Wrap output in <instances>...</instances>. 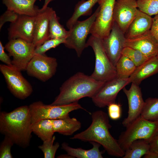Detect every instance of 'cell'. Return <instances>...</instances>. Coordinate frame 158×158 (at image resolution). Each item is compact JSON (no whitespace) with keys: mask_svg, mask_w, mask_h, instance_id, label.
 <instances>
[{"mask_svg":"<svg viewBox=\"0 0 158 158\" xmlns=\"http://www.w3.org/2000/svg\"><path fill=\"white\" fill-rule=\"evenodd\" d=\"M91 115L92 122L90 126L70 139L99 143L109 155L122 158L124 152L121 147L117 140L112 136L109 132L111 126L109 123L108 115L102 110L94 111Z\"/></svg>","mask_w":158,"mask_h":158,"instance_id":"cell-1","label":"cell"},{"mask_svg":"<svg viewBox=\"0 0 158 158\" xmlns=\"http://www.w3.org/2000/svg\"><path fill=\"white\" fill-rule=\"evenodd\" d=\"M32 122L29 106L23 105L10 112L0 113V132L22 148L30 145L32 137Z\"/></svg>","mask_w":158,"mask_h":158,"instance_id":"cell-2","label":"cell"},{"mask_svg":"<svg viewBox=\"0 0 158 158\" xmlns=\"http://www.w3.org/2000/svg\"><path fill=\"white\" fill-rule=\"evenodd\" d=\"M105 82L97 81L90 75L78 72L66 80L59 88V93L51 104L62 105L78 102L85 97L91 98Z\"/></svg>","mask_w":158,"mask_h":158,"instance_id":"cell-3","label":"cell"},{"mask_svg":"<svg viewBox=\"0 0 158 158\" xmlns=\"http://www.w3.org/2000/svg\"><path fill=\"white\" fill-rule=\"evenodd\" d=\"M126 128L117 140L124 152L135 140L144 139L149 143L158 130V121H150L140 116Z\"/></svg>","mask_w":158,"mask_h":158,"instance_id":"cell-4","label":"cell"},{"mask_svg":"<svg viewBox=\"0 0 158 158\" xmlns=\"http://www.w3.org/2000/svg\"><path fill=\"white\" fill-rule=\"evenodd\" d=\"M87 47L93 49L95 56L93 72L90 76L95 80L106 82L116 77L115 66L106 54L102 40L91 35L87 42Z\"/></svg>","mask_w":158,"mask_h":158,"instance_id":"cell-5","label":"cell"},{"mask_svg":"<svg viewBox=\"0 0 158 158\" xmlns=\"http://www.w3.org/2000/svg\"><path fill=\"white\" fill-rule=\"evenodd\" d=\"M29 107L32 125L42 120L63 118L69 116L71 111L78 109L86 110L78 102L65 105H55L45 104L41 101H38L32 103Z\"/></svg>","mask_w":158,"mask_h":158,"instance_id":"cell-6","label":"cell"},{"mask_svg":"<svg viewBox=\"0 0 158 158\" xmlns=\"http://www.w3.org/2000/svg\"><path fill=\"white\" fill-rule=\"evenodd\" d=\"M99 9L98 6L90 17L83 21L77 20L69 29L68 35L63 44L66 47L74 49L78 57L81 56L84 50L87 47V38L90 34Z\"/></svg>","mask_w":158,"mask_h":158,"instance_id":"cell-7","label":"cell"},{"mask_svg":"<svg viewBox=\"0 0 158 158\" xmlns=\"http://www.w3.org/2000/svg\"><path fill=\"white\" fill-rule=\"evenodd\" d=\"M0 71L8 89L15 97L24 99L32 94V86L22 75L21 71L13 65L9 66L5 64L0 65Z\"/></svg>","mask_w":158,"mask_h":158,"instance_id":"cell-8","label":"cell"},{"mask_svg":"<svg viewBox=\"0 0 158 158\" xmlns=\"http://www.w3.org/2000/svg\"><path fill=\"white\" fill-rule=\"evenodd\" d=\"M12 56V65L20 71H26L29 62L35 54L36 47L32 42L21 39L9 40L4 46Z\"/></svg>","mask_w":158,"mask_h":158,"instance_id":"cell-9","label":"cell"},{"mask_svg":"<svg viewBox=\"0 0 158 158\" xmlns=\"http://www.w3.org/2000/svg\"><path fill=\"white\" fill-rule=\"evenodd\" d=\"M116 0H99V11L91 29L90 34L101 39L107 37L113 23V10Z\"/></svg>","mask_w":158,"mask_h":158,"instance_id":"cell-10","label":"cell"},{"mask_svg":"<svg viewBox=\"0 0 158 158\" xmlns=\"http://www.w3.org/2000/svg\"><path fill=\"white\" fill-rule=\"evenodd\" d=\"M57 66L55 58L45 54H35L28 64L26 71L28 75L45 82L55 74Z\"/></svg>","mask_w":158,"mask_h":158,"instance_id":"cell-11","label":"cell"},{"mask_svg":"<svg viewBox=\"0 0 158 158\" xmlns=\"http://www.w3.org/2000/svg\"><path fill=\"white\" fill-rule=\"evenodd\" d=\"M128 78H116L105 82L98 92L92 97L97 107L104 108L115 102L117 95L126 85L129 84Z\"/></svg>","mask_w":158,"mask_h":158,"instance_id":"cell-12","label":"cell"},{"mask_svg":"<svg viewBox=\"0 0 158 158\" xmlns=\"http://www.w3.org/2000/svg\"><path fill=\"white\" fill-rule=\"evenodd\" d=\"M126 39L125 34L114 21L109 35L102 39L104 50L115 66L125 47Z\"/></svg>","mask_w":158,"mask_h":158,"instance_id":"cell-13","label":"cell"},{"mask_svg":"<svg viewBox=\"0 0 158 158\" xmlns=\"http://www.w3.org/2000/svg\"><path fill=\"white\" fill-rule=\"evenodd\" d=\"M122 90L127 97L128 106V116L122 122L126 128L140 116L145 101L138 85L132 83L129 89L125 87Z\"/></svg>","mask_w":158,"mask_h":158,"instance_id":"cell-14","label":"cell"},{"mask_svg":"<svg viewBox=\"0 0 158 158\" xmlns=\"http://www.w3.org/2000/svg\"><path fill=\"white\" fill-rule=\"evenodd\" d=\"M136 0H117L113 10V19L125 34L135 17L138 10Z\"/></svg>","mask_w":158,"mask_h":158,"instance_id":"cell-15","label":"cell"},{"mask_svg":"<svg viewBox=\"0 0 158 158\" xmlns=\"http://www.w3.org/2000/svg\"><path fill=\"white\" fill-rule=\"evenodd\" d=\"M36 16L20 15L17 20L11 23L8 29L9 40L21 39L32 42Z\"/></svg>","mask_w":158,"mask_h":158,"instance_id":"cell-16","label":"cell"},{"mask_svg":"<svg viewBox=\"0 0 158 158\" xmlns=\"http://www.w3.org/2000/svg\"><path fill=\"white\" fill-rule=\"evenodd\" d=\"M54 11L52 8L48 6L45 8L39 10L36 16L32 42L36 47L50 39L49 21Z\"/></svg>","mask_w":158,"mask_h":158,"instance_id":"cell-17","label":"cell"},{"mask_svg":"<svg viewBox=\"0 0 158 158\" xmlns=\"http://www.w3.org/2000/svg\"><path fill=\"white\" fill-rule=\"evenodd\" d=\"M125 46L139 50L149 59L156 56L158 53V41L150 30L137 37L126 39Z\"/></svg>","mask_w":158,"mask_h":158,"instance_id":"cell-18","label":"cell"},{"mask_svg":"<svg viewBox=\"0 0 158 158\" xmlns=\"http://www.w3.org/2000/svg\"><path fill=\"white\" fill-rule=\"evenodd\" d=\"M153 18L139 9L136 16L125 33L126 39H131L140 36L150 31Z\"/></svg>","mask_w":158,"mask_h":158,"instance_id":"cell-19","label":"cell"},{"mask_svg":"<svg viewBox=\"0 0 158 158\" xmlns=\"http://www.w3.org/2000/svg\"><path fill=\"white\" fill-rule=\"evenodd\" d=\"M158 73V59L156 56L148 59L136 67L135 71L128 78L129 83L139 85L144 79Z\"/></svg>","mask_w":158,"mask_h":158,"instance_id":"cell-20","label":"cell"},{"mask_svg":"<svg viewBox=\"0 0 158 158\" xmlns=\"http://www.w3.org/2000/svg\"><path fill=\"white\" fill-rule=\"evenodd\" d=\"M37 0H2L7 9L13 11L19 15L35 16L39 8L35 5Z\"/></svg>","mask_w":158,"mask_h":158,"instance_id":"cell-21","label":"cell"},{"mask_svg":"<svg viewBox=\"0 0 158 158\" xmlns=\"http://www.w3.org/2000/svg\"><path fill=\"white\" fill-rule=\"evenodd\" d=\"M90 142L92 145V147L89 150H85L81 148H74L65 142L62 144L61 147L72 158H103L102 152L99 149L101 145L94 142Z\"/></svg>","mask_w":158,"mask_h":158,"instance_id":"cell-22","label":"cell"},{"mask_svg":"<svg viewBox=\"0 0 158 158\" xmlns=\"http://www.w3.org/2000/svg\"><path fill=\"white\" fill-rule=\"evenodd\" d=\"M54 132L68 136L73 134L81 127V122L75 118L69 116L64 118L52 120Z\"/></svg>","mask_w":158,"mask_h":158,"instance_id":"cell-23","label":"cell"},{"mask_svg":"<svg viewBox=\"0 0 158 158\" xmlns=\"http://www.w3.org/2000/svg\"><path fill=\"white\" fill-rule=\"evenodd\" d=\"M99 0H81L75 5L74 11L66 23V26L69 29L80 17L91 15L92 8Z\"/></svg>","mask_w":158,"mask_h":158,"instance_id":"cell-24","label":"cell"},{"mask_svg":"<svg viewBox=\"0 0 158 158\" xmlns=\"http://www.w3.org/2000/svg\"><path fill=\"white\" fill-rule=\"evenodd\" d=\"M150 151L149 142L144 139H138L131 144L122 158H140Z\"/></svg>","mask_w":158,"mask_h":158,"instance_id":"cell-25","label":"cell"},{"mask_svg":"<svg viewBox=\"0 0 158 158\" xmlns=\"http://www.w3.org/2000/svg\"><path fill=\"white\" fill-rule=\"evenodd\" d=\"M32 130L43 141L51 138L55 133L51 119H43L37 122L32 125Z\"/></svg>","mask_w":158,"mask_h":158,"instance_id":"cell-26","label":"cell"},{"mask_svg":"<svg viewBox=\"0 0 158 158\" xmlns=\"http://www.w3.org/2000/svg\"><path fill=\"white\" fill-rule=\"evenodd\" d=\"M136 67L128 58L121 55L115 66L116 77L128 78L133 73Z\"/></svg>","mask_w":158,"mask_h":158,"instance_id":"cell-27","label":"cell"},{"mask_svg":"<svg viewBox=\"0 0 158 158\" xmlns=\"http://www.w3.org/2000/svg\"><path fill=\"white\" fill-rule=\"evenodd\" d=\"M140 116L149 121H158V98L149 97L146 99Z\"/></svg>","mask_w":158,"mask_h":158,"instance_id":"cell-28","label":"cell"},{"mask_svg":"<svg viewBox=\"0 0 158 158\" xmlns=\"http://www.w3.org/2000/svg\"><path fill=\"white\" fill-rule=\"evenodd\" d=\"M50 38H66L68 35V31L66 30L59 22V18L54 10L51 16L49 24Z\"/></svg>","mask_w":158,"mask_h":158,"instance_id":"cell-29","label":"cell"},{"mask_svg":"<svg viewBox=\"0 0 158 158\" xmlns=\"http://www.w3.org/2000/svg\"><path fill=\"white\" fill-rule=\"evenodd\" d=\"M121 55L128 58L136 67L142 64L149 59L139 50L127 46L125 47L124 48Z\"/></svg>","mask_w":158,"mask_h":158,"instance_id":"cell-30","label":"cell"},{"mask_svg":"<svg viewBox=\"0 0 158 158\" xmlns=\"http://www.w3.org/2000/svg\"><path fill=\"white\" fill-rule=\"evenodd\" d=\"M140 11L152 16L158 14V0H136Z\"/></svg>","mask_w":158,"mask_h":158,"instance_id":"cell-31","label":"cell"},{"mask_svg":"<svg viewBox=\"0 0 158 158\" xmlns=\"http://www.w3.org/2000/svg\"><path fill=\"white\" fill-rule=\"evenodd\" d=\"M56 139L55 136L49 140L43 141V144L38 147L43 152L44 158H54L56 152L59 147V143L53 144Z\"/></svg>","mask_w":158,"mask_h":158,"instance_id":"cell-32","label":"cell"},{"mask_svg":"<svg viewBox=\"0 0 158 158\" xmlns=\"http://www.w3.org/2000/svg\"><path fill=\"white\" fill-rule=\"evenodd\" d=\"M66 38H50L47 40L42 45L36 47L35 54H45V52L49 49L55 48L61 44H63Z\"/></svg>","mask_w":158,"mask_h":158,"instance_id":"cell-33","label":"cell"},{"mask_svg":"<svg viewBox=\"0 0 158 158\" xmlns=\"http://www.w3.org/2000/svg\"><path fill=\"white\" fill-rule=\"evenodd\" d=\"M14 144V142L10 138L5 136L0 146V158H13L11 149Z\"/></svg>","mask_w":158,"mask_h":158,"instance_id":"cell-34","label":"cell"},{"mask_svg":"<svg viewBox=\"0 0 158 158\" xmlns=\"http://www.w3.org/2000/svg\"><path fill=\"white\" fill-rule=\"evenodd\" d=\"M19 14L14 11L7 9L0 17V30L4 23L7 22L13 23L18 19Z\"/></svg>","mask_w":158,"mask_h":158,"instance_id":"cell-35","label":"cell"},{"mask_svg":"<svg viewBox=\"0 0 158 158\" xmlns=\"http://www.w3.org/2000/svg\"><path fill=\"white\" fill-rule=\"evenodd\" d=\"M108 111L109 117L112 120H118L121 116V106L115 102L111 103L108 106Z\"/></svg>","mask_w":158,"mask_h":158,"instance_id":"cell-36","label":"cell"},{"mask_svg":"<svg viewBox=\"0 0 158 158\" xmlns=\"http://www.w3.org/2000/svg\"><path fill=\"white\" fill-rule=\"evenodd\" d=\"M5 47L1 41H0V60L4 63L5 64L9 66H13L12 60L10 56L6 54L5 51Z\"/></svg>","mask_w":158,"mask_h":158,"instance_id":"cell-37","label":"cell"},{"mask_svg":"<svg viewBox=\"0 0 158 158\" xmlns=\"http://www.w3.org/2000/svg\"><path fill=\"white\" fill-rule=\"evenodd\" d=\"M150 151L158 154V130L149 143Z\"/></svg>","mask_w":158,"mask_h":158,"instance_id":"cell-38","label":"cell"},{"mask_svg":"<svg viewBox=\"0 0 158 158\" xmlns=\"http://www.w3.org/2000/svg\"><path fill=\"white\" fill-rule=\"evenodd\" d=\"M150 31L152 34L158 41V14L155 15L153 18Z\"/></svg>","mask_w":158,"mask_h":158,"instance_id":"cell-39","label":"cell"},{"mask_svg":"<svg viewBox=\"0 0 158 158\" xmlns=\"http://www.w3.org/2000/svg\"><path fill=\"white\" fill-rule=\"evenodd\" d=\"M144 158H158V154L150 151L144 156Z\"/></svg>","mask_w":158,"mask_h":158,"instance_id":"cell-40","label":"cell"},{"mask_svg":"<svg viewBox=\"0 0 158 158\" xmlns=\"http://www.w3.org/2000/svg\"><path fill=\"white\" fill-rule=\"evenodd\" d=\"M54 0H44V4L41 8L42 9L48 7V6L49 3Z\"/></svg>","mask_w":158,"mask_h":158,"instance_id":"cell-41","label":"cell"},{"mask_svg":"<svg viewBox=\"0 0 158 158\" xmlns=\"http://www.w3.org/2000/svg\"><path fill=\"white\" fill-rule=\"evenodd\" d=\"M57 157L58 158H72V157H71L70 155H68V154H67L61 155Z\"/></svg>","mask_w":158,"mask_h":158,"instance_id":"cell-42","label":"cell"},{"mask_svg":"<svg viewBox=\"0 0 158 158\" xmlns=\"http://www.w3.org/2000/svg\"><path fill=\"white\" fill-rule=\"evenodd\" d=\"M156 56H157V58L158 59V54H157V55Z\"/></svg>","mask_w":158,"mask_h":158,"instance_id":"cell-43","label":"cell"}]
</instances>
